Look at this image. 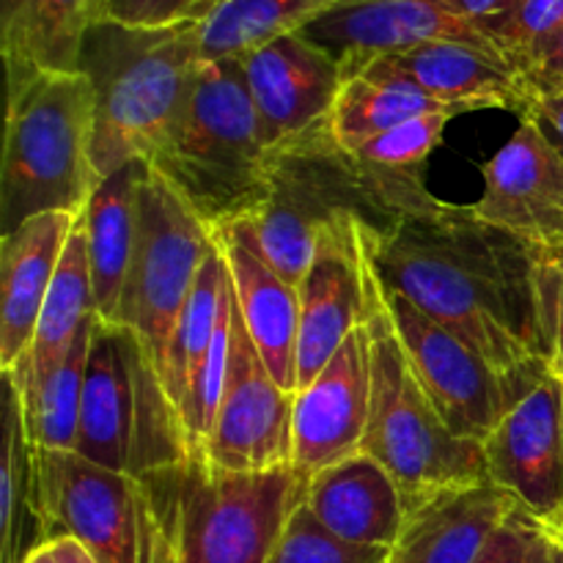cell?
I'll use <instances>...</instances> for the list:
<instances>
[{"label":"cell","instance_id":"6da1fadb","mask_svg":"<svg viewBox=\"0 0 563 563\" xmlns=\"http://www.w3.org/2000/svg\"><path fill=\"white\" fill-rule=\"evenodd\" d=\"M383 284L407 297L509 377L550 372L553 247L487 223L473 207L434 201L368 234Z\"/></svg>","mask_w":563,"mask_h":563},{"label":"cell","instance_id":"7a4b0ae2","mask_svg":"<svg viewBox=\"0 0 563 563\" xmlns=\"http://www.w3.org/2000/svg\"><path fill=\"white\" fill-rule=\"evenodd\" d=\"M438 201L421 170L363 163L333 141L328 121L269 148V198L251 220L267 262L300 286L324 231L385 234L405 214Z\"/></svg>","mask_w":563,"mask_h":563},{"label":"cell","instance_id":"3957f363","mask_svg":"<svg viewBox=\"0 0 563 563\" xmlns=\"http://www.w3.org/2000/svg\"><path fill=\"white\" fill-rule=\"evenodd\" d=\"M201 64V25L93 22L77 71L93 88V165L99 179L137 159H152L185 110Z\"/></svg>","mask_w":563,"mask_h":563},{"label":"cell","instance_id":"277c9868","mask_svg":"<svg viewBox=\"0 0 563 563\" xmlns=\"http://www.w3.org/2000/svg\"><path fill=\"white\" fill-rule=\"evenodd\" d=\"M148 165L212 234L262 212L269 198V146L240 58L203 60L185 110Z\"/></svg>","mask_w":563,"mask_h":563},{"label":"cell","instance_id":"5b68a950","mask_svg":"<svg viewBox=\"0 0 563 563\" xmlns=\"http://www.w3.org/2000/svg\"><path fill=\"white\" fill-rule=\"evenodd\" d=\"M366 251V324L372 333V416L363 454L374 456L399 484L407 511L445 489L487 482L484 449L443 421L418 379L385 306V289ZM379 234V231H377Z\"/></svg>","mask_w":563,"mask_h":563},{"label":"cell","instance_id":"8992f818","mask_svg":"<svg viewBox=\"0 0 563 563\" xmlns=\"http://www.w3.org/2000/svg\"><path fill=\"white\" fill-rule=\"evenodd\" d=\"M99 181L88 77L42 71L9 91L0 163L3 234L44 212L82 214Z\"/></svg>","mask_w":563,"mask_h":563},{"label":"cell","instance_id":"52a82bcc","mask_svg":"<svg viewBox=\"0 0 563 563\" xmlns=\"http://www.w3.org/2000/svg\"><path fill=\"white\" fill-rule=\"evenodd\" d=\"M75 454L146 476L192 456L179 410L146 346L121 324L93 317Z\"/></svg>","mask_w":563,"mask_h":563},{"label":"cell","instance_id":"ba28073f","mask_svg":"<svg viewBox=\"0 0 563 563\" xmlns=\"http://www.w3.org/2000/svg\"><path fill=\"white\" fill-rule=\"evenodd\" d=\"M163 478L176 563H269L308 484L291 467L225 471L203 456Z\"/></svg>","mask_w":563,"mask_h":563},{"label":"cell","instance_id":"9c48e42d","mask_svg":"<svg viewBox=\"0 0 563 563\" xmlns=\"http://www.w3.org/2000/svg\"><path fill=\"white\" fill-rule=\"evenodd\" d=\"M47 542L71 537L97 563H176L163 471L93 465L75 451H38Z\"/></svg>","mask_w":563,"mask_h":563},{"label":"cell","instance_id":"30bf717a","mask_svg":"<svg viewBox=\"0 0 563 563\" xmlns=\"http://www.w3.org/2000/svg\"><path fill=\"white\" fill-rule=\"evenodd\" d=\"M212 251V231L146 163L137 187L135 247L121 295L119 324L146 346L157 372L176 317Z\"/></svg>","mask_w":563,"mask_h":563},{"label":"cell","instance_id":"8fae6325","mask_svg":"<svg viewBox=\"0 0 563 563\" xmlns=\"http://www.w3.org/2000/svg\"><path fill=\"white\" fill-rule=\"evenodd\" d=\"M383 289L401 346L443 421L460 438L482 443L504 421L506 412L537 388L539 379L509 377L498 372L438 319L423 313L385 284Z\"/></svg>","mask_w":563,"mask_h":563},{"label":"cell","instance_id":"7c38bea8","mask_svg":"<svg viewBox=\"0 0 563 563\" xmlns=\"http://www.w3.org/2000/svg\"><path fill=\"white\" fill-rule=\"evenodd\" d=\"M234 295V291H231ZM295 396L280 388L247 335L240 308L231 313V357L223 399L201 454L225 471L291 467Z\"/></svg>","mask_w":563,"mask_h":563},{"label":"cell","instance_id":"4fadbf2b","mask_svg":"<svg viewBox=\"0 0 563 563\" xmlns=\"http://www.w3.org/2000/svg\"><path fill=\"white\" fill-rule=\"evenodd\" d=\"M372 416V333L366 317L295 396L291 471L311 482L330 465L361 454Z\"/></svg>","mask_w":563,"mask_h":563},{"label":"cell","instance_id":"5bb4252c","mask_svg":"<svg viewBox=\"0 0 563 563\" xmlns=\"http://www.w3.org/2000/svg\"><path fill=\"white\" fill-rule=\"evenodd\" d=\"M487 482L542 520L563 522V379L544 374L482 440Z\"/></svg>","mask_w":563,"mask_h":563},{"label":"cell","instance_id":"9a60e30c","mask_svg":"<svg viewBox=\"0 0 563 563\" xmlns=\"http://www.w3.org/2000/svg\"><path fill=\"white\" fill-rule=\"evenodd\" d=\"M302 33L339 60L344 77L383 55H399L429 42H462L504 55L482 27L440 0H346Z\"/></svg>","mask_w":563,"mask_h":563},{"label":"cell","instance_id":"2e32d148","mask_svg":"<svg viewBox=\"0 0 563 563\" xmlns=\"http://www.w3.org/2000/svg\"><path fill=\"white\" fill-rule=\"evenodd\" d=\"M240 60L269 148L324 124L344 86L339 60L302 31L273 38Z\"/></svg>","mask_w":563,"mask_h":563},{"label":"cell","instance_id":"e0dca14e","mask_svg":"<svg viewBox=\"0 0 563 563\" xmlns=\"http://www.w3.org/2000/svg\"><path fill=\"white\" fill-rule=\"evenodd\" d=\"M473 212L542 247H563V157L520 119L515 135L484 165V192Z\"/></svg>","mask_w":563,"mask_h":563},{"label":"cell","instance_id":"ac0fdd59","mask_svg":"<svg viewBox=\"0 0 563 563\" xmlns=\"http://www.w3.org/2000/svg\"><path fill=\"white\" fill-rule=\"evenodd\" d=\"M372 229L324 231L300 286V339H297V390L306 388L352 330L366 317V251Z\"/></svg>","mask_w":563,"mask_h":563},{"label":"cell","instance_id":"d6986e66","mask_svg":"<svg viewBox=\"0 0 563 563\" xmlns=\"http://www.w3.org/2000/svg\"><path fill=\"white\" fill-rule=\"evenodd\" d=\"M212 240L229 269L234 302L253 346L280 388L297 394L300 291L267 262L251 220L214 231Z\"/></svg>","mask_w":563,"mask_h":563},{"label":"cell","instance_id":"ffe728a7","mask_svg":"<svg viewBox=\"0 0 563 563\" xmlns=\"http://www.w3.org/2000/svg\"><path fill=\"white\" fill-rule=\"evenodd\" d=\"M80 214L44 212L0 242V372L31 352L38 317Z\"/></svg>","mask_w":563,"mask_h":563},{"label":"cell","instance_id":"44dd1931","mask_svg":"<svg viewBox=\"0 0 563 563\" xmlns=\"http://www.w3.org/2000/svg\"><path fill=\"white\" fill-rule=\"evenodd\" d=\"M388 58L407 71L427 97L456 115L493 108L522 115L533 93L526 75L504 55L473 44L429 42Z\"/></svg>","mask_w":563,"mask_h":563},{"label":"cell","instance_id":"7402d4cb","mask_svg":"<svg viewBox=\"0 0 563 563\" xmlns=\"http://www.w3.org/2000/svg\"><path fill=\"white\" fill-rule=\"evenodd\" d=\"M302 504L330 533L355 544L394 548L407 520L396 478L363 451L317 473L306 484Z\"/></svg>","mask_w":563,"mask_h":563},{"label":"cell","instance_id":"603a6c76","mask_svg":"<svg viewBox=\"0 0 563 563\" xmlns=\"http://www.w3.org/2000/svg\"><path fill=\"white\" fill-rule=\"evenodd\" d=\"M515 500L493 482L445 489L407 511L388 563H476Z\"/></svg>","mask_w":563,"mask_h":563},{"label":"cell","instance_id":"cb8c5ba5","mask_svg":"<svg viewBox=\"0 0 563 563\" xmlns=\"http://www.w3.org/2000/svg\"><path fill=\"white\" fill-rule=\"evenodd\" d=\"M143 170L146 163L137 159L104 176L82 212L97 317L108 324H119L121 295L135 247L137 187Z\"/></svg>","mask_w":563,"mask_h":563},{"label":"cell","instance_id":"d4e9b609","mask_svg":"<svg viewBox=\"0 0 563 563\" xmlns=\"http://www.w3.org/2000/svg\"><path fill=\"white\" fill-rule=\"evenodd\" d=\"M102 20V0H25L0 36L9 91L42 71H77L86 33Z\"/></svg>","mask_w":563,"mask_h":563},{"label":"cell","instance_id":"484cf974","mask_svg":"<svg viewBox=\"0 0 563 563\" xmlns=\"http://www.w3.org/2000/svg\"><path fill=\"white\" fill-rule=\"evenodd\" d=\"M434 110L449 108L427 97L421 86L385 55L355 75L344 77V86L328 115V130L341 148L355 154L372 137L394 130L401 121Z\"/></svg>","mask_w":563,"mask_h":563},{"label":"cell","instance_id":"4316f807","mask_svg":"<svg viewBox=\"0 0 563 563\" xmlns=\"http://www.w3.org/2000/svg\"><path fill=\"white\" fill-rule=\"evenodd\" d=\"M5 423L0 460V563H22L47 544L36 445L27 434L20 390L3 377Z\"/></svg>","mask_w":563,"mask_h":563},{"label":"cell","instance_id":"83f0119b","mask_svg":"<svg viewBox=\"0 0 563 563\" xmlns=\"http://www.w3.org/2000/svg\"><path fill=\"white\" fill-rule=\"evenodd\" d=\"M93 317H97V300H93L91 264H88L86 229H82L80 214L69 242H66V251L60 256L58 273H55L53 286H49L47 300H44L31 352L14 368L3 372V377H11L14 383L42 377L55 363L64 361L80 330Z\"/></svg>","mask_w":563,"mask_h":563},{"label":"cell","instance_id":"f1b7e54d","mask_svg":"<svg viewBox=\"0 0 563 563\" xmlns=\"http://www.w3.org/2000/svg\"><path fill=\"white\" fill-rule=\"evenodd\" d=\"M225 300H229V269H225L223 256L214 247L203 262L201 273H198L190 297L176 317L168 346H165L163 366H159V377H163L165 390H168L179 416L181 405L192 388V379H196L198 368H201L203 357H207L209 346L218 335Z\"/></svg>","mask_w":563,"mask_h":563},{"label":"cell","instance_id":"f546056e","mask_svg":"<svg viewBox=\"0 0 563 563\" xmlns=\"http://www.w3.org/2000/svg\"><path fill=\"white\" fill-rule=\"evenodd\" d=\"M91 328L93 319L80 330L64 361L55 363L42 377L27 379V383H14L11 377H5L20 390L27 434L38 451H75L86 363L88 350H91Z\"/></svg>","mask_w":563,"mask_h":563},{"label":"cell","instance_id":"4dcf8cb0","mask_svg":"<svg viewBox=\"0 0 563 563\" xmlns=\"http://www.w3.org/2000/svg\"><path fill=\"white\" fill-rule=\"evenodd\" d=\"M346 0H223L201 25L203 60L242 58L273 38L297 33Z\"/></svg>","mask_w":563,"mask_h":563},{"label":"cell","instance_id":"1f68e13d","mask_svg":"<svg viewBox=\"0 0 563 563\" xmlns=\"http://www.w3.org/2000/svg\"><path fill=\"white\" fill-rule=\"evenodd\" d=\"M390 548L355 544L330 533L306 504H300L269 563H388Z\"/></svg>","mask_w":563,"mask_h":563},{"label":"cell","instance_id":"d6a6232c","mask_svg":"<svg viewBox=\"0 0 563 563\" xmlns=\"http://www.w3.org/2000/svg\"><path fill=\"white\" fill-rule=\"evenodd\" d=\"M476 563H563V531L515 504L489 533Z\"/></svg>","mask_w":563,"mask_h":563},{"label":"cell","instance_id":"836d02e7","mask_svg":"<svg viewBox=\"0 0 563 563\" xmlns=\"http://www.w3.org/2000/svg\"><path fill=\"white\" fill-rule=\"evenodd\" d=\"M456 119L451 110H434V113L416 115L383 135L372 137L363 148H357V157L368 165L388 170H421L429 154L443 141V132L449 121Z\"/></svg>","mask_w":563,"mask_h":563},{"label":"cell","instance_id":"e575fe53","mask_svg":"<svg viewBox=\"0 0 563 563\" xmlns=\"http://www.w3.org/2000/svg\"><path fill=\"white\" fill-rule=\"evenodd\" d=\"M563 25V0H522L509 16L489 27V38L511 66L526 69L528 60Z\"/></svg>","mask_w":563,"mask_h":563},{"label":"cell","instance_id":"d590c367","mask_svg":"<svg viewBox=\"0 0 563 563\" xmlns=\"http://www.w3.org/2000/svg\"><path fill=\"white\" fill-rule=\"evenodd\" d=\"M223 0H102V20L132 27L203 25Z\"/></svg>","mask_w":563,"mask_h":563},{"label":"cell","instance_id":"8d00e7d4","mask_svg":"<svg viewBox=\"0 0 563 563\" xmlns=\"http://www.w3.org/2000/svg\"><path fill=\"white\" fill-rule=\"evenodd\" d=\"M522 75H526L531 91H563V25L528 60Z\"/></svg>","mask_w":563,"mask_h":563},{"label":"cell","instance_id":"74e56055","mask_svg":"<svg viewBox=\"0 0 563 563\" xmlns=\"http://www.w3.org/2000/svg\"><path fill=\"white\" fill-rule=\"evenodd\" d=\"M520 119L531 121L548 137L550 146L563 157V91H533Z\"/></svg>","mask_w":563,"mask_h":563},{"label":"cell","instance_id":"f35d334b","mask_svg":"<svg viewBox=\"0 0 563 563\" xmlns=\"http://www.w3.org/2000/svg\"><path fill=\"white\" fill-rule=\"evenodd\" d=\"M550 372L563 379V247H553V280H550Z\"/></svg>","mask_w":563,"mask_h":563},{"label":"cell","instance_id":"ab89813d","mask_svg":"<svg viewBox=\"0 0 563 563\" xmlns=\"http://www.w3.org/2000/svg\"><path fill=\"white\" fill-rule=\"evenodd\" d=\"M440 3L449 5L454 14L465 16V20H471L473 25H478L484 33H487L495 22L509 16L522 0H440Z\"/></svg>","mask_w":563,"mask_h":563},{"label":"cell","instance_id":"60d3db41","mask_svg":"<svg viewBox=\"0 0 563 563\" xmlns=\"http://www.w3.org/2000/svg\"><path fill=\"white\" fill-rule=\"evenodd\" d=\"M47 544L53 548V553H55V559H58V563H97V561H93V555L88 553V550L71 537H58V539H53V542H47Z\"/></svg>","mask_w":563,"mask_h":563},{"label":"cell","instance_id":"b9f144b4","mask_svg":"<svg viewBox=\"0 0 563 563\" xmlns=\"http://www.w3.org/2000/svg\"><path fill=\"white\" fill-rule=\"evenodd\" d=\"M22 5H25V0H0V36L11 31V25L20 16Z\"/></svg>","mask_w":563,"mask_h":563},{"label":"cell","instance_id":"7bdbcfd3","mask_svg":"<svg viewBox=\"0 0 563 563\" xmlns=\"http://www.w3.org/2000/svg\"><path fill=\"white\" fill-rule=\"evenodd\" d=\"M22 563H58V559H55V553H53V548H49V544H42V548L33 550V553L27 555V559Z\"/></svg>","mask_w":563,"mask_h":563},{"label":"cell","instance_id":"ee69618b","mask_svg":"<svg viewBox=\"0 0 563 563\" xmlns=\"http://www.w3.org/2000/svg\"><path fill=\"white\" fill-rule=\"evenodd\" d=\"M559 528H561V531H563V522H561V526H559Z\"/></svg>","mask_w":563,"mask_h":563}]
</instances>
